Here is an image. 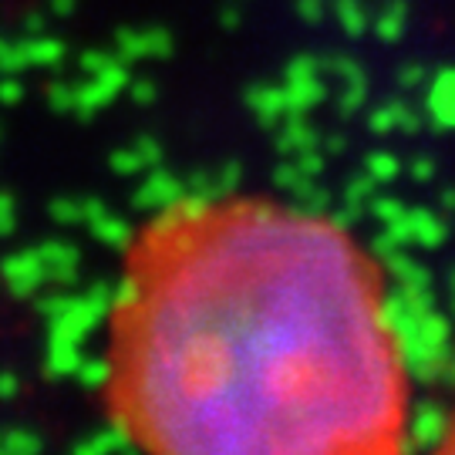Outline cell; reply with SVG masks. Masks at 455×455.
<instances>
[{
  "mask_svg": "<svg viewBox=\"0 0 455 455\" xmlns=\"http://www.w3.org/2000/svg\"><path fill=\"white\" fill-rule=\"evenodd\" d=\"M98 398L163 455H395L411 381L381 267L351 229L267 196H189L125 243Z\"/></svg>",
  "mask_w": 455,
  "mask_h": 455,
  "instance_id": "cell-1",
  "label": "cell"
},
{
  "mask_svg": "<svg viewBox=\"0 0 455 455\" xmlns=\"http://www.w3.org/2000/svg\"><path fill=\"white\" fill-rule=\"evenodd\" d=\"M435 452H455V408L449 411V419L442 422V435L435 442Z\"/></svg>",
  "mask_w": 455,
  "mask_h": 455,
  "instance_id": "cell-2",
  "label": "cell"
}]
</instances>
